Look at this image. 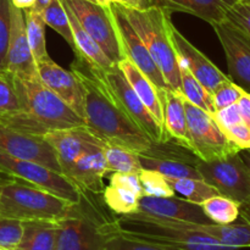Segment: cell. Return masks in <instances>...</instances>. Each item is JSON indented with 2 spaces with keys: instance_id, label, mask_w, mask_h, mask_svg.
<instances>
[{
  "instance_id": "23",
  "label": "cell",
  "mask_w": 250,
  "mask_h": 250,
  "mask_svg": "<svg viewBox=\"0 0 250 250\" xmlns=\"http://www.w3.org/2000/svg\"><path fill=\"white\" fill-rule=\"evenodd\" d=\"M238 0H153V5L170 12H186L210 24L226 19V11Z\"/></svg>"
},
{
  "instance_id": "28",
  "label": "cell",
  "mask_w": 250,
  "mask_h": 250,
  "mask_svg": "<svg viewBox=\"0 0 250 250\" xmlns=\"http://www.w3.org/2000/svg\"><path fill=\"white\" fill-rule=\"evenodd\" d=\"M24 23L26 34L36 63L38 61L49 58L45 43V23L42 17V12H37L32 9H24Z\"/></svg>"
},
{
  "instance_id": "25",
  "label": "cell",
  "mask_w": 250,
  "mask_h": 250,
  "mask_svg": "<svg viewBox=\"0 0 250 250\" xmlns=\"http://www.w3.org/2000/svg\"><path fill=\"white\" fill-rule=\"evenodd\" d=\"M63 6H65L66 12L68 15L71 29H72L73 43H75V50H73V53H75V55L81 56L88 63L103 68V70L111 67L114 65V62L105 55L104 51L100 49V46L83 29V27L80 24L75 14L65 4H63Z\"/></svg>"
},
{
  "instance_id": "24",
  "label": "cell",
  "mask_w": 250,
  "mask_h": 250,
  "mask_svg": "<svg viewBox=\"0 0 250 250\" xmlns=\"http://www.w3.org/2000/svg\"><path fill=\"white\" fill-rule=\"evenodd\" d=\"M117 65L124 72L125 77L127 78L128 83L136 94L138 95L139 99L142 100L151 116L155 119V121L164 128V116H163V107H161L160 97H159V90L153 83L149 81L146 76H144L128 59L124 58Z\"/></svg>"
},
{
  "instance_id": "5",
  "label": "cell",
  "mask_w": 250,
  "mask_h": 250,
  "mask_svg": "<svg viewBox=\"0 0 250 250\" xmlns=\"http://www.w3.org/2000/svg\"><path fill=\"white\" fill-rule=\"evenodd\" d=\"M119 232L129 238L155 244L166 250H238L226 247L189 222L170 221L133 212L116 217Z\"/></svg>"
},
{
  "instance_id": "35",
  "label": "cell",
  "mask_w": 250,
  "mask_h": 250,
  "mask_svg": "<svg viewBox=\"0 0 250 250\" xmlns=\"http://www.w3.org/2000/svg\"><path fill=\"white\" fill-rule=\"evenodd\" d=\"M21 110L14 77L9 72L0 73V115L12 114Z\"/></svg>"
},
{
  "instance_id": "17",
  "label": "cell",
  "mask_w": 250,
  "mask_h": 250,
  "mask_svg": "<svg viewBox=\"0 0 250 250\" xmlns=\"http://www.w3.org/2000/svg\"><path fill=\"white\" fill-rule=\"evenodd\" d=\"M0 149L15 158L33 161L61 175L55 151L42 136L22 133L0 122Z\"/></svg>"
},
{
  "instance_id": "4",
  "label": "cell",
  "mask_w": 250,
  "mask_h": 250,
  "mask_svg": "<svg viewBox=\"0 0 250 250\" xmlns=\"http://www.w3.org/2000/svg\"><path fill=\"white\" fill-rule=\"evenodd\" d=\"M99 195L81 192L78 202L58 221L55 250H105L111 237L119 233L116 217L106 214Z\"/></svg>"
},
{
  "instance_id": "18",
  "label": "cell",
  "mask_w": 250,
  "mask_h": 250,
  "mask_svg": "<svg viewBox=\"0 0 250 250\" xmlns=\"http://www.w3.org/2000/svg\"><path fill=\"white\" fill-rule=\"evenodd\" d=\"M36 65L42 83L83 119L84 95L78 78L71 71L62 68L50 58L38 61Z\"/></svg>"
},
{
  "instance_id": "13",
  "label": "cell",
  "mask_w": 250,
  "mask_h": 250,
  "mask_svg": "<svg viewBox=\"0 0 250 250\" xmlns=\"http://www.w3.org/2000/svg\"><path fill=\"white\" fill-rule=\"evenodd\" d=\"M107 6H109L112 21H114L117 39H119L124 58L128 59L144 76H146L149 81L158 88V90L168 88L163 73L149 54L141 37L134 31L127 17L122 12L119 2H110Z\"/></svg>"
},
{
  "instance_id": "3",
  "label": "cell",
  "mask_w": 250,
  "mask_h": 250,
  "mask_svg": "<svg viewBox=\"0 0 250 250\" xmlns=\"http://www.w3.org/2000/svg\"><path fill=\"white\" fill-rule=\"evenodd\" d=\"M12 77L21 110L0 115V122L22 133L42 137L51 131L84 125L82 117L49 90L38 76L31 78Z\"/></svg>"
},
{
  "instance_id": "39",
  "label": "cell",
  "mask_w": 250,
  "mask_h": 250,
  "mask_svg": "<svg viewBox=\"0 0 250 250\" xmlns=\"http://www.w3.org/2000/svg\"><path fill=\"white\" fill-rule=\"evenodd\" d=\"M105 250H166L155 244L148 242L139 241V239L129 238L119 232L109 239Z\"/></svg>"
},
{
  "instance_id": "14",
  "label": "cell",
  "mask_w": 250,
  "mask_h": 250,
  "mask_svg": "<svg viewBox=\"0 0 250 250\" xmlns=\"http://www.w3.org/2000/svg\"><path fill=\"white\" fill-rule=\"evenodd\" d=\"M104 77L109 84L110 89L117 98L121 104L122 109L125 110L129 119L154 142V143H161V142L170 141L166 136L163 127L155 121L146 105L142 103L138 95L131 87L127 78L125 77L124 72L117 63H114L111 67L103 70Z\"/></svg>"
},
{
  "instance_id": "19",
  "label": "cell",
  "mask_w": 250,
  "mask_h": 250,
  "mask_svg": "<svg viewBox=\"0 0 250 250\" xmlns=\"http://www.w3.org/2000/svg\"><path fill=\"white\" fill-rule=\"evenodd\" d=\"M6 72L19 78L38 76L37 65L32 55L26 34L23 10L15 6L11 1V29L6 56Z\"/></svg>"
},
{
  "instance_id": "15",
  "label": "cell",
  "mask_w": 250,
  "mask_h": 250,
  "mask_svg": "<svg viewBox=\"0 0 250 250\" xmlns=\"http://www.w3.org/2000/svg\"><path fill=\"white\" fill-rule=\"evenodd\" d=\"M211 26L226 55L229 77L250 93V36L226 19Z\"/></svg>"
},
{
  "instance_id": "49",
  "label": "cell",
  "mask_w": 250,
  "mask_h": 250,
  "mask_svg": "<svg viewBox=\"0 0 250 250\" xmlns=\"http://www.w3.org/2000/svg\"><path fill=\"white\" fill-rule=\"evenodd\" d=\"M105 1H106L107 2V4H110V2H117V0H105Z\"/></svg>"
},
{
  "instance_id": "40",
  "label": "cell",
  "mask_w": 250,
  "mask_h": 250,
  "mask_svg": "<svg viewBox=\"0 0 250 250\" xmlns=\"http://www.w3.org/2000/svg\"><path fill=\"white\" fill-rule=\"evenodd\" d=\"M226 20L250 36V2H234L226 11Z\"/></svg>"
},
{
  "instance_id": "10",
  "label": "cell",
  "mask_w": 250,
  "mask_h": 250,
  "mask_svg": "<svg viewBox=\"0 0 250 250\" xmlns=\"http://www.w3.org/2000/svg\"><path fill=\"white\" fill-rule=\"evenodd\" d=\"M62 2L75 14L83 29L100 46L105 55L114 63H119L124 55L107 6L109 4L99 5L85 0H62Z\"/></svg>"
},
{
  "instance_id": "20",
  "label": "cell",
  "mask_w": 250,
  "mask_h": 250,
  "mask_svg": "<svg viewBox=\"0 0 250 250\" xmlns=\"http://www.w3.org/2000/svg\"><path fill=\"white\" fill-rule=\"evenodd\" d=\"M138 214L170 221L192 222V224H211L199 204L183 198H156L143 195L139 199Z\"/></svg>"
},
{
  "instance_id": "37",
  "label": "cell",
  "mask_w": 250,
  "mask_h": 250,
  "mask_svg": "<svg viewBox=\"0 0 250 250\" xmlns=\"http://www.w3.org/2000/svg\"><path fill=\"white\" fill-rule=\"evenodd\" d=\"M22 221L0 215V248L16 250L22 237Z\"/></svg>"
},
{
  "instance_id": "9",
  "label": "cell",
  "mask_w": 250,
  "mask_h": 250,
  "mask_svg": "<svg viewBox=\"0 0 250 250\" xmlns=\"http://www.w3.org/2000/svg\"><path fill=\"white\" fill-rule=\"evenodd\" d=\"M203 180L219 192L239 204L250 199V173L241 151L225 159L212 161L200 160L197 164Z\"/></svg>"
},
{
  "instance_id": "31",
  "label": "cell",
  "mask_w": 250,
  "mask_h": 250,
  "mask_svg": "<svg viewBox=\"0 0 250 250\" xmlns=\"http://www.w3.org/2000/svg\"><path fill=\"white\" fill-rule=\"evenodd\" d=\"M180 75L181 95L194 106L210 112V114H214L216 110H215L214 103H212L211 94L208 92L207 88L203 87L199 81L185 66L180 65Z\"/></svg>"
},
{
  "instance_id": "21",
  "label": "cell",
  "mask_w": 250,
  "mask_h": 250,
  "mask_svg": "<svg viewBox=\"0 0 250 250\" xmlns=\"http://www.w3.org/2000/svg\"><path fill=\"white\" fill-rule=\"evenodd\" d=\"M102 195L106 208L114 214L122 216L137 212L139 199L143 197L138 173H111L109 186Z\"/></svg>"
},
{
  "instance_id": "6",
  "label": "cell",
  "mask_w": 250,
  "mask_h": 250,
  "mask_svg": "<svg viewBox=\"0 0 250 250\" xmlns=\"http://www.w3.org/2000/svg\"><path fill=\"white\" fill-rule=\"evenodd\" d=\"M120 6L158 65L168 88L181 94L180 63L170 38L171 12L155 5L143 10L122 4Z\"/></svg>"
},
{
  "instance_id": "11",
  "label": "cell",
  "mask_w": 250,
  "mask_h": 250,
  "mask_svg": "<svg viewBox=\"0 0 250 250\" xmlns=\"http://www.w3.org/2000/svg\"><path fill=\"white\" fill-rule=\"evenodd\" d=\"M143 170L156 171L167 178H198L203 180L197 164L200 159L190 149L173 141L153 143L138 154Z\"/></svg>"
},
{
  "instance_id": "32",
  "label": "cell",
  "mask_w": 250,
  "mask_h": 250,
  "mask_svg": "<svg viewBox=\"0 0 250 250\" xmlns=\"http://www.w3.org/2000/svg\"><path fill=\"white\" fill-rule=\"evenodd\" d=\"M167 178V177H166ZM170 187L175 194H180L181 198L195 204H202L209 198L219 194L216 189L204 180L198 178H167Z\"/></svg>"
},
{
  "instance_id": "48",
  "label": "cell",
  "mask_w": 250,
  "mask_h": 250,
  "mask_svg": "<svg viewBox=\"0 0 250 250\" xmlns=\"http://www.w3.org/2000/svg\"><path fill=\"white\" fill-rule=\"evenodd\" d=\"M85 1H90L94 2V4H99V5H107V2L105 0H85Z\"/></svg>"
},
{
  "instance_id": "52",
  "label": "cell",
  "mask_w": 250,
  "mask_h": 250,
  "mask_svg": "<svg viewBox=\"0 0 250 250\" xmlns=\"http://www.w3.org/2000/svg\"><path fill=\"white\" fill-rule=\"evenodd\" d=\"M248 150H249V151H250V149H248Z\"/></svg>"
},
{
  "instance_id": "7",
  "label": "cell",
  "mask_w": 250,
  "mask_h": 250,
  "mask_svg": "<svg viewBox=\"0 0 250 250\" xmlns=\"http://www.w3.org/2000/svg\"><path fill=\"white\" fill-rule=\"evenodd\" d=\"M73 203L44 188L11 178L0 192V215L19 221L58 222Z\"/></svg>"
},
{
  "instance_id": "8",
  "label": "cell",
  "mask_w": 250,
  "mask_h": 250,
  "mask_svg": "<svg viewBox=\"0 0 250 250\" xmlns=\"http://www.w3.org/2000/svg\"><path fill=\"white\" fill-rule=\"evenodd\" d=\"M183 103L187 115L190 150L200 160L212 161L225 159L241 151L227 138L212 117V114L194 106L185 98Z\"/></svg>"
},
{
  "instance_id": "41",
  "label": "cell",
  "mask_w": 250,
  "mask_h": 250,
  "mask_svg": "<svg viewBox=\"0 0 250 250\" xmlns=\"http://www.w3.org/2000/svg\"><path fill=\"white\" fill-rule=\"evenodd\" d=\"M224 133L237 148H239V150L250 149V128L243 122L225 129Z\"/></svg>"
},
{
  "instance_id": "42",
  "label": "cell",
  "mask_w": 250,
  "mask_h": 250,
  "mask_svg": "<svg viewBox=\"0 0 250 250\" xmlns=\"http://www.w3.org/2000/svg\"><path fill=\"white\" fill-rule=\"evenodd\" d=\"M212 117L215 119L216 124L219 125L220 128L222 131L229 128V127L234 126V125H238L242 122L241 114H239V110L237 104L229 105V106L224 107L221 110H217L212 114Z\"/></svg>"
},
{
  "instance_id": "2",
  "label": "cell",
  "mask_w": 250,
  "mask_h": 250,
  "mask_svg": "<svg viewBox=\"0 0 250 250\" xmlns=\"http://www.w3.org/2000/svg\"><path fill=\"white\" fill-rule=\"evenodd\" d=\"M43 138L53 146L63 177L80 192L103 194L104 178L107 176L104 142L84 125L48 132Z\"/></svg>"
},
{
  "instance_id": "12",
  "label": "cell",
  "mask_w": 250,
  "mask_h": 250,
  "mask_svg": "<svg viewBox=\"0 0 250 250\" xmlns=\"http://www.w3.org/2000/svg\"><path fill=\"white\" fill-rule=\"evenodd\" d=\"M0 175L44 188L66 200L76 203L80 198V190L60 173L42 166L33 161L22 160L10 155L0 149Z\"/></svg>"
},
{
  "instance_id": "47",
  "label": "cell",
  "mask_w": 250,
  "mask_h": 250,
  "mask_svg": "<svg viewBox=\"0 0 250 250\" xmlns=\"http://www.w3.org/2000/svg\"><path fill=\"white\" fill-rule=\"evenodd\" d=\"M11 178H12V177H7V176L0 175V192H1L2 187H4V186L6 185V183L9 182V181L11 180Z\"/></svg>"
},
{
  "instance_id": "22",
  "label": "cell",
  "mask_w": 250,
  "mask_h": 250,
  "mask_svg": "<svg viewBox=\"0 0 250 250\" xmlns=\"http://www.w3.org/2000/svg\"><path fill=\"white\" fill-rule=\"evenodd\" d=\"M164 116V131L168 139L190 149L189 134H188L187 115L185 103L181 94L170 88L159 90Z\"/></svg>"
},
{
  "instance_id": "51",
  "label": "cell",
  "mask_w": 250,
  "mask_h": 250,
  "mask_svg": "<svg viewBox=\"0 0 250 250\" xmlns=\"http://www.w3.org/2000/svg\"><path fill=\"white\" fill-rule=\"evenodd\" d=\"M0 250H9V249H1V248H0Z\"/></svg>"
},
{
  "instance_id": "29",
  "label": "cell",
  "mask_w": 250,
  "mask_h": 250,
  "mask_svg": "<svg viewBox=\"0 0 250 250\" xmlns=\"http://www.w3.org/2000/svg\"><path fill=\"white\" fill-rule=\"evenodd\" d=\"M203 211L212 224L229 225L239 219L241 204L224 195H214L200 204Z\"/></svg>"
},
{
  "instance_id": "36",
  "label": "cell",
  "mask_w": 250,
  "mask_h": 250,
  "mask_svg": "<svg viewBox=\"0 0 250 250\" xmlns=\"http://www.w3.org/2000/svg\"><path fill=\"white\" fill-rule=\"evenodd\" d=\"M10 29H11V0H0V73L6 72Z\"/></svg>"
},
{
  "instance_id": "45",
  "label": "cell",
  "mask_w": 250,
  "mask_h": 250,
  "mask_svg": "<svg viewBox=\"0 0 250 250\" xmlns=\"http://www.w3.org/2000/svg\"><path fill=\"white\" fill-rule=\"evenodd\" d=\"M12 4L15 5L19 9L24 10V9H31L32 6L34 5L36 0H11Z\"/></svg>"
},
{
  "instance_id": "50",
  "label": "cell",
  "mask_w": 250,
  "mask_h": 250,
  "mask_svg": "<svg viewBox=\"0 0 250 250\" xmlns=\"http://www.w3.org/2000/svg\"><path fill=\"white\" fill-rule=\"evenodd\" d=\"M238 1H244V2H250V0H238Z\"/></svg>"
},
{
  "instance_id": "30",
  "label": "cell",
  "mask_w": 250,
  "mask_h": 250,
  "mask_svg": "<svg viewBox=\"0 0 250 250\" xmlns=\"http://www.w3.org/2000/svg\"><path fill=\"white\" fill-rule=\"evenodd\" d=\"M104 158L109 173H139L142 168L138 154L129 149L112 144H105Z\"/></svg>"
},
{
  "instance_id": "43",
  "label": "cell",
  "mask_w": 250,
  "mask_h": 250,
  "mask_svg": "<svg viewBox=\"0 0 250 250\" xmlns=\"http://www.w3.org/2000/svg\"><path fill=\"white\" fill-rule=\"evenodd\" d=\"M242 122L250 128V93L244 92V94L237 102Z\"/></svg>"
},
{
  "instance_id": "26",
  "label": "cell",
  "mask_w": 250,
  "mask_h": 250,
  "mask_svg": "<svg viewBox=\"0 0 250 250\" xmlns=\"http://www.w3.org/2000/svg\"><path fill=\"white\" fill-rule=\"evenodd\" d=\"M16 250H55L59 225L51 221H23Z\"/></svg>"
},
{
  "instance_id": "44",
  "label": "cell",
  "mask_w": 250,
  "mask_h": 250,
  "mask_svg": "<svg viewBox=\"0 0 250 250\" xmlns=\"http://www.w3.org/2000/svg\"><path fill=\"white\" fill-rule=\"evenodd\" d=\"M117 2L127 7L138 10L148 9V7L153 6V0H117Z\"/></svg>"
},
{
  "instance_id": "46",
  "label": "cell",
  "mask_w": 250,
  "mask_h": 250,
  "mask_svg": "<svg viewBox=\"0 0 250 250\" xmlns=\"http://www.w3.org/2000/svg\"><path fill=\"white\" fill-rule=\"evenodd\" d=\"M50 1L51 0H36V2H34V5L31 9L37 12H42L49 4H50Z\"/></svg>"
},
{
  "instance_id": "1",
  "label": "cell",
  "mask_w": 250,
  "mask_h": 250,
  "mask_svg": "<svg viewBox=\"0 0 250 250\" xmlns=\"http://www.w3.org/2000/svg\"><path fill=\"white\" fill-rule=\"evenodd\" d=\"M71 72L78 78L84 95V126L105 144L120 146L139 154L154 143L122 109L110 89L103 68L76 56Z\"/></svg>"
},
{
  "instance_id": "34",
  "label": "cell",
  "mask_w": 250,
  "mask_h": 250,
  "mask_svg": "<svg viewBox=\"0 0 250 250\" xmlns=\"http://www.w3.org/2000/svg\"><path fill=\"white\" fill-rule=\"evenodd\" d=\"M138 177L143 195L156 198H168L175 195V192L168 185L167 178L156 171L142 170L138 173Z\"/></svg>"
},
{
  "instance_id": "38",
  "label": "cell",
  "mask_w": 250,
  "mask_h": 250,
  "mask_svg": "<svg viewBox=\"0 0 250 250\" xmlns=\"http://www.w3.org/2000/svg\"><path fill=\"white\" fill-rule=\"evenodd\" d=\"M244 92L246 90L242 89L239 85H237L232 81H227V82L220 84L211 93L215 110L217 111V110H221L224 107L229 106V105L237 104V102L244 94Z\"/></svg>"
},
{
  "instance_id": "16",
  "label": "cell",
  "mask_w": 250,
  "mask_h": 250,
  "mask_svg": "<svg viewBox=\"0 0 250 250\" xmlns=\"http://www.w3.org/2000/svg\"><path fill=\"white\" fill-rule=\"evenodd\" d=\"M170 38L177 54L178 63L185 66L211 94L220 84L231 81L205 54L195 48L175 26L170 24Z\"/></svg>"
},
{
  "instance_id": "27",
  "label": "cell",
  "mask_w": 250,
  "mask_h": 250,
  "mask_svg": "<svg viewBox=\"0 0 250 250\" xmlns=\"http://www.w3.org/2000/svg\"><path fill=\"white\" fill-rule=\"evenodd\" d=\"M189 226L197 231L204 232L220 243L234 249L250 248V224L243 221L232 222L229 225L217 224H192Z\"/></svg>"
},
{
  "instance_id": "33",
  "label": "cell",
  "mask_w": 250,
  "mask_h": 250,
  "mask_svg": "<svg viewBox=\"0 0 250 250\" xmlns=\"http://www.w3.org/2000/svg\"><path fill=\"white\" fill-rule=\"evenodd\" d=\"M42 17L44 20V23L58 32L71 46L72 50H75V43H73L72 29H71L70 20L63 6L62 0H51L50 4L42 11Z\"/></svg>"
}]
</instances>
